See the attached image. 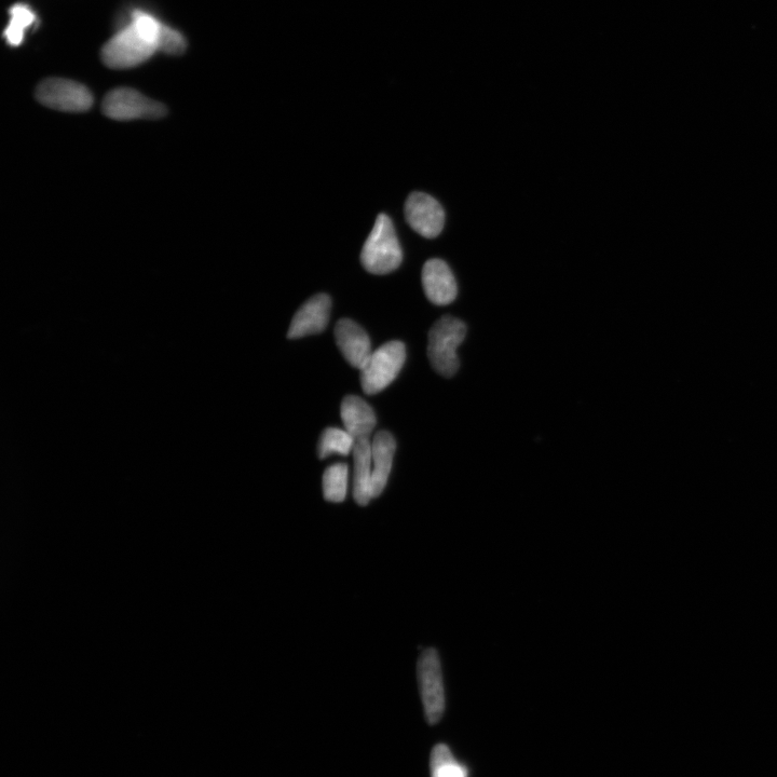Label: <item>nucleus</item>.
Masks as SVG:
<instances>
[{"label":"nucleus","instance_id":"1","mask_svg":"<svg viewBox=\"0 0 777 777\" xmlns=\"http://www.w3.org/2000/svg\"><path fill=\"white\" fill-rule=\"evenodd\" d=\"M163 24L149 13L136 10L131 23L102 49V61L113 70H128L151 59L158 51Z\"/></svg>","mask_w":777,"mask_h":777},{"label":"nucleus","instance_id":"2","mask_svg":"<svg viewBox=\"0 0 777 777\" xmlns=\"http://www.w3.org/2000/svg\"><path fill=\"white\" fill-rule=\"evenodd\" d=\"M402 261L403 253L392 221L386 214H380L362 249V265L371 274L383 276L397 270Z\"/></svg>","mask_w":777,"mask_h":777},{"label":"nucleus","instance_id":"3","mask_svg":"<svg viewBox=\"0 0 777 777\" xmlns=\"http://www.w3.org/2000/svg\"><path fill=\"white\" fill-rule=\"evenodd\" d=\"M467 325L445 316L436 321L429 332L428 357L436 373L451 378L459 370L457 350L467 336Z\"/></svg>","mask_w":777,"mask_h":777},{"label":"nucleus","instance_id":"4","mask_svg":"<svg viewBox=\"0 0 777 777\" xmlns=\"http://www.w3.org/2000/svg\"><path fill=\"white\" fill-rule=\"evenodd\" d=\"M405 360V346L398 340L374 351L360 370L363 391L373 395L385 390L398 377Z\"/></svg>","mask_w":777,"mask_h":777},{"label":"nucleus","instance_id":"5","mask_svg":"<svg viewBox=\"0 0 777 777\" xmlns=\"http://www.w3.org/2000/svg\"><path fill=\"white\" fill-rule=\"evenodd\" d=\"M417 675L426 719L433 726L438 724L445 711V692L438 651L429 648L421 653Z\"/></svg>","mask_w":777,"mask_h":777},{"label":"nucleus","instance_id":"6","mask_svg":"<svg viewBox=\"0 0 777 777\" xmlns=\"http://www.w3.org/2000/svg\"><path fill=\"white\" fill-rule=\"evenodd\" d=\"M36 98L43 105L67 113H83L93 104L92 93L76 81L49 78L36 90Z\"/></svg>","mask_w":777,"mask_h":777},{"label":"nucleus","instance_id":"7","mask_svg":"<svg viewBox=\"0 0 777 777\" xmlns=\"http://www.w3.org/2000/svg\"><path fill=\"white\" fill-rule=\"evenodd\" d=\"M103 113L108 118L119 121L157 119L167 114V108L161 103L146 98L139 91L118 88L106 95Z\"/></svg>","mask_w":777,"mask_h":777},{"label":"nucleus","instance_id":"8","mask_svg":"<svg viewBox=\"0 0 777 777\" xmlns=\"http://www.w3.org/2000/svg\"><path fill=\"white\" fill-rule=\"evenodd\" d=\"M408 224L422 237L434 239L443 231L445 212L438 200L425 193H413L405 203Z\"/></svg>","mask_w":777,"mask_h":777},{"label":"nucleus","instance_id":"9","mask_svg":"<svg viewBox=\"0 0 777 777\" xmlns=\"http://www.w3.org/2000/svg\"><path fill=\"white\" fill-rule=\"evenodd\" d=\"M422 285L429 301L438 306L452 304L457 298L458 285L449 266L442 259L433 258L422 269Z\"/></svg>","mask_w":777,"mask_h":777},{"label":"nucleus","instance_id":"10","mask_svg":"<svg viewBox=\"0 0 777 777\" xmlns=\"http://www.w3.org/2000/svg\"><path fill=\"white\" fill-rule=\"evenodd\" d=\"M331 308L330 296L318 294L311 297L296 312L290 325L288 338L297 339L322 333L329 323Z\"/></svg>","mask_w":777,"mask_h":777},{"label":"nucleus","instance_id":"11","mask_svg":"<svg viewBox=\"0 0 777 777\" xmlns=\"http://www.w3.org/2000/svg\"><path fill=\"white\" fill-rule=\"evenodd\" d=\"M335 338L348 363L361 370L373 353L370 337L362 327L350 319H342L335 327Z\"/></svg>","mask_w":777,"mask_h":777},{"label":"nucleus","instance_id":"12","mask_svg":"<svg viewBox=\"0 0 777 777\" xmlns=\"http://www.w3.org/2000/svg\"><path fill=\"white\" fill-rule=\"evenodd\" d=\"M353 458V497L360 506L364 507L374 499L372 443L370 440L356 441L353 448Z\"/></svg>","mask_w":777,"mask_h":777},{"label":"nucleus","instance_id":"13","mask_svg":"<svg viewBox=\"0 0 777 777\" xmlns=\"http://www.w3.org/2000/svg\"><path fill=\"white\" fill-rule=\"evenodd\" d=\"M340 414L345 430L356 441L370 439L376 426V416L372 407L356 395H348L342 403Z\"/></svg>","mask_w":777,"mask_h":777},{"label":"nucleus","instance_id":"14","mask_svg":"<svg viewBox=\"0 0 777 777\" xmlns=\"http://www.w3.org/2000/svg\"><path fill=\"white\" fill-rule=\"evenodd\" d=\"M397 443L390 432L380 431L372 443L373 497L383 494L392 469Z\"/></svg>","mask_w":777,"mask_h":777},{"label":"nucleus","instance_id":"15","mask_svg":"<svg viewBox=\"0 0 777 777\" xmlns=\"http://www.w3.org/2000/svg\"><path fill=\"white\" fill-rule=\"evenodd\" d=\"M431 777H469L467 767L456 759L451 748L445 744L436 745L431 753Z\"/></svg>","mask_w":777,"mask_h":777},{"label":"nucleus","instance_id":"16","mask_svg":"<svg viewBox=\"0 0 777 777\" xmlns=\"http://www.w3.org/2000/svg\"><path fill=\"white\" fill-rule=\"evenodd\" d=\"M10 21L4 36L10 46L18 47L22 44L25 30L29 29L36 21L35 12L25 4H16L9 9Z\"/></svg>","mask_w":777,"mask_h":777},{"label":"nucleus","instance_id":"17","mask_svg":"<svg viewBox=\"0 0 777 777\" xmlns=\"http://www.w3.org/2000/svg\"><path fill=\"white\" fill-rule=\"evenodd\" d=\"M356 440L346 430L327 428L323 431L318 454L320 459H325L333 454L348 456L353 451Z\"/></svg>","mask_w":777,"mask_h":777},{"label":"nucleus","instance_id":"18","mask_svg":"<svg viewBox=\"0 0 777 777\" xmlns=\"http://www.w3.org/2000/svg\"><path fill=\"white\" fill-rule=\"evenodd\" d=\"M348 466L336 463L327 468L323 475L324 498L330 502H343L347 496Z\"/></svg>","mask_w":777,"mask_h":777},{"label":"nucleus","instance_id":"19","mask_svg":"<svg viewBox=\"0 0 777 777\" xmlns=\"http://www.w3.org/2000/svg\"><path fill=\"white\" fill-rule=\"evenodd\" d=\"M186 47L184 36L172 27L163 24L158 40V51L171 54V56H180L185 52Z\"/></svg>","mask_w":777,"mask_h":777}]
</instances>
